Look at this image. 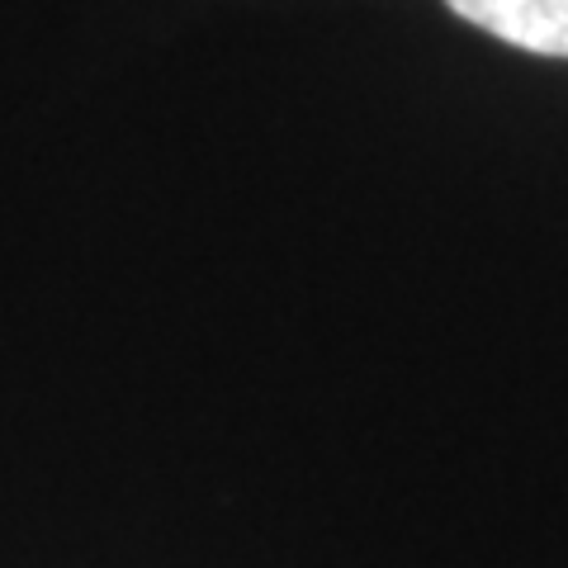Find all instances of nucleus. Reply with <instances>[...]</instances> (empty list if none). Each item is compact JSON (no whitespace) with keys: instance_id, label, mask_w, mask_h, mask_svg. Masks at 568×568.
Here are the masks:
<instances>
[{"instance_id":"1","label":"nucleus","mask_w":568,"mask_h":568,"mask_svg":"<svg viewBox=\"0 0 568 568\" xmlns=\"http://www.w3.org/2000/svg\"><path fill=\"white\" fill-rule=\"evenodd\" d=\"M446 6L511 48L568 58V0H446Z\"/></svg>"}]
</instances>
